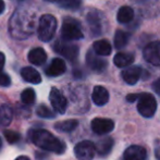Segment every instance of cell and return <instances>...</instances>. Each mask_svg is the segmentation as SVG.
Listing matches in <instances>:
<instances>
[{"mask_svg": "<svg viewBox=\"0 0 160 160\" xmlns=\"http://www.w3.org/2000/svg\"><path fill=\"white\" fill-rule=\"evenodd\" d=\"M31 141L35 144L37 147L46 150V152H51L55 154L61 155L65 152V144L61 139L56 137L53 134L46 130H33L30 133Z\"/></svg>", "mask_w": 160, "mask_h": 160, "instance_id": "6da1fadb", "label": "cell"}, {"mask_svg": "<svg viewBox=\"0 0 160 160\" xmlns=\"http://www.w3.org/2000/svg\"><path fill=\"white\" fill-rule=\"evenodd\" d=\"M57 30V20L53 15L44 14L39 19L38 37L42 42H49L55 36Z\"/></svg>", "mask_w": 160, "mask_h": 160, "instance_id": "7a4b0ae2", "label": "cell"}, {"mask_svg": "<svg viewBox=\"0 0 160 160\" xmlns=\"http://www.w3.org/2000/svg\"><path fill=\"white\" fill-rule=\"evenodd\" d=\"M137 110L144 118H152L157 110V101L152 94L143 93L138 97Z\"/></svg>", "mask_w": 160, "mask_h": 160, "instance_id": "3957f363", "label": "cell"}, {"mask_svg": "<svg viewBox=\"0 0 160 160\" xmlns=\"http://www.w3.org/2000/svg\"><path fill=\"white\" fill-rule=\"evenodd\" d=\"M61 35L64 40H78L83 38L81 25L75 19L65 18L61 28Z\"/></svg>", "mask_w": 160, "mask_h": 160, "instance_id": "277c9868", "label": "cell"}, {"mask_svg": "<svg viewBox=\"0 0 160 160\" xmlns=\"http://www.w3.org/2000/svg\"><path fill=\"white\" fill-rule=\"evenodd\" d=\"M74 154L78 160H93L96 154V146L89 141L80 142L74 147Z\"/></svg>", "mask_w": 160, "mask_h": 160, "instance_id": "5b68a950", "label": "cell"}, {"mask_svg": "<svg viewBox=\"0 0 160 160\" xmlns=\"http://www.w3.org/2000/svg\"><path fill=\"white\" fill-rule=\"evenodd\" d=\"M53 49L57 51L58 53L62 55L64 58H67L70 61H74L76 60L78 56V47L75 45L68 44L67 42H62V40H57L53 46Z\"/></svg>", "mask_w": 160, "mask_h": 160, "instance_id": "8992f818", "label": "cell"}, {"mask_svg": "<svg viewBox=\"0 0 160 160\" xmlns=\"http://www.w3.org/2000/svg\"><path fill=\"white\" fill-rule=\"evenodd\" d=\"M144 59L150 64L158 67L160 65V40L149 42L144 48L143 51Z\"/></svg>", "mask_w": 160, "mask_h": 160, "instance_id": "52a82bcc", "label": "cell"}, {"mask_svg": "<svg viewBox=\"0 0 160 160\" xmlns=\"http://www.w3.org/2000/svg\"><path fill=\"white\" fill-rule=\"evenodd\" d=\"M49 99H50L51 106H52L55 111H57L60 114L65 113V110L68 107V100L59 89L52 87L50 94H49Z\"/></svg>", "mask_w": 160, "mask_h": 160, "instance_id": "ba28073f", "label": "cell"}, {"mask_svg": "<svg viewBox=\"0 0 160 160\" xmlns=\"http://www.w3.org/2000/svg\"><path fill=\"white\" fill-rule=\"evenodd\" d=\"M92 130L94 133L98 135H105L110 133L114 128V122L110 119L105 118H96L91 123Z\"/></svg>", "mask_w": 160, "mask_h": 160, "instance_id": "9c48e42d", "label": "cell"}, {"mask_svg": "<svg viewBox=\"0 0 160 160\" xmlns=\"http://www.w3.org/2000/svg\"><path fill=\"white\" fill-rule=\"evenodd\" d=\"M147 152L144 147L138 145H132L125 149L123 160H146Z\"/></svg>", "mask_w": 160, "mask_h": 160, "instance_id": "30bf717a", "label": "cell"}, {"mask_svg": "<svg viewBox=\"0 0 160 160\" xmlns=\"http://www.w3.org/2000/svg\"><path fill=\"white\" fill-rule=\"evenodd\" d=\"M98 56L99 55H97L95 51L89 50L86 55V63L89 67V69H92L93 71L102 72L107 68V62L99 58Z\"/></svg>", "mask_w": 160, "mask_h": 160, "instance_id": "8fae6325", "label": "cell"}, {"mask_svg": "<svg viewBox=\"0 0 160 160\" xmlns=\"http://www.w3.org/2000/svg\"><path fill=\"white\" fill-rule=\"evenodd\" d=\"M122 78L124 82L128 85H134L138 82L139 78L142 75V69L137 65H133V67L127 68L124 71L122 72Z\"/></svg>", "mask_w": 160, "mask_h": 160, "instance_id": "7c38bea8", "label": "cell"}, {"mask_svg": "<svg viewBox=\"0 0 160 160\" xmlns=\"http://www.w3.org/2000/svg\"><path fill=\"white\" fill-rule=\"evenodd\" d=\"M67 70V65L65 62L60 58H55L52 61L50 62V64L47 67L46 69V74L48 76H59L61 74H63Z\"/></svg>", "mask_w": 160, "mask_h": 160, "instance_id": "4fadbf2b", "label": "cell"}, {"mask_svg": "<svg viewBox=\"0 0 160 160\" xmlns=\"http://www.w3.org/2000/svg\"><path fill=\"white\" fill-rule=\"evenodd\" d=\"M96 146V152L100 157H106L110 154L113 147V139L109 136H105L103 138L99 139Z\"/></svg>", "mask_w": 160, "mask_h": 160, "instance_id": "5bb4252c", "label": "cell"}, {"mask_svg": "<svg viewBox=\"0 0 160 160\" xmlns=\"http://www.w3.org/2000/svg\"><path fill=\"white\" fill-rule=\"evenodd\" d=\"M92 99L95 105L103 106L109 100V93L103 86H95L92 94Z\"/></svg>", "mask_w": 160, "mask_h": 160, "instance_id": "9a60e30c", "label": "cell"}, {"mask_svg": "<svg viewBox=\"0 0 160 160\" xmlns=\"http://www.w3.org/2000/svg\"><path fill=\"white\" fill-rule=\"evenodd\" d=\"M28 58V61L31 63H33L34 65H42L46 62L47 53L42 48L37 47V48H34L30 51Z\"/></svg>", "mask_w": 160, "mask_h": 160, "instance_id": "2e32d148", "label": "cell"}, {"mask_svg": "<svg viewBox=\"0 0 160 160\" xmlns=\"http://www.w3.org/2000/svg\"><path fill=\"white\" fill-rule=\"evenodd\" d=\"M21 75L23 80L26 82L32 83V84H39L42 82V76H40L39 72L36 71L32 67H25L21 70Z\"/></svg>", "mask_w": 160, "mask_h": 160, "instance_id": "e0dca14e", "label": "cell"}, {"mask_svg": "<svg viewBox=\"0 0 160 160\" xmlns=\"http://www.w3.org/2000/svg\"><path fill=\"white\" fill-rule=\"evenodd\" d=\"M93 49L97 55H99V56H109L112 51L111 45L106 39H100L94 42Z\"/></svg>", "mask_w": 160, "mask_h": 160, "instance_id": "ac0fdd59", "label": "cell"}, {"mask_svg": "<svg viewBox=\"0 0 160 160\" xmlns=\"http://www.w3.org/2000/svg\"><path fill=\"white\" fill-rule=\"evenodd\" d=\"M133 61H134V56L130 52H119L113 58L114 64L118 68L128 67Z\"/></svg>", "mask_w": 160, "mask_h": 160, "instance_id": "d6986e66", "label": "cell"}, {"mask_svg": "<svg viewBox=\"0 0 160 160\" xmlns=\"http://www.w3.org/2000/svg\"><path fill=\"white\" fill-rule=\"evenodd\" d=\"M134 18V11L131 7L128 6H124L121 7L120 10L118 11V14H117V19H118L119 23H128L131 22Z\"/></svg>", "mask_w": 160, "mask_h": 160, "instance_id": "ffe728a7", "label": "cell"}, {"mask_svg": "<svg viewBox=\"0 0 160 160\" xmlns=\"http://www.w3.org/2000/svg\"><path fill=\"white\" fill-rule=\"evenodd\" d=\"M13 112L10 106L2 105L0 107V124L3 127H8L12 121Z\"/></svg>", "mask_w": 160, "mask_h": 160, "instance_id": "44dd1931", "label": "cell"}, {"mask_svg": "<svg viewBox=\"0 0 160 160\" xmlns=\"http://www.w3.org/2000/svg\"><path fill=\"white\" fill-rule=\"evenodd\" d=\"M78 125V121L71 119V120H65V121H61V122L56 123L55 128H56V130L60 131V132L68 133V132H72L73 130H75Z\"/></svg>", "mask_w": 160, "mask_h": 160, "instance_id": "7402d4cb", "label": "cell"}, {"mask_svg": "<svg viewBox=\"0 0 160 160\" xmlns=\"http://www.w3.org/2000/svg\"><path fill=\"white\" fill-rule=\"evenodd\" d=\"M128 38L130 35L128 33L123 32V31H117L116 35H114V46L117 49H122L124 48L128 42Z\"/></svg>", "mask_w": 160, "mask_h": 160, "instance_id": "603a6c76", "label": "cell"}, {"mask_svg": "<svg viewBox=\"0 0 160 160\" xmlns=\"http://www.w3.org/2000/svg\"><path fill=\"white\" fill-rule=\"evenodd\" d=\"M35 99H36V94L33 88H26L22 92L21 100L23 103H25V105H32V103L35 102Z\"/></svg>", "mask_w": 160, "mask_h": 160, "instance_id": "cb8c5ba5", "label": "cell"}, {"mask_svg": "<svg viewBox=\"0 0 160 160\" xmlns=\"http://www.w3.org/2000/svg\"><path fill=\"white\" fill-rule=\"evenodd\" d=\"M36 114L44 119H53L56 117L55 112L52 110H50V108H48L46 105L38 106L37 109H36Z\"/></svg>", "mask_w": 160, "mask_h": 160, "instance_id": "d4e9b609", "label": "cell"}, {"mask_svg": "<svg viewBox=\"0 0 160 160\" xmlns=\"http://www.w3.org/2000/svg\"><path fill=\"white\" fill-rule=\"evenodd\" d=\"M3 134H4V137H6V139L10 144L18 143V142L20 141V138H21V135H20L18 132H15V131L7 130V131H4V132H3Z\"/></svg>", "mask_w": 160, "mask_h": 160, "instance_id": "484cf974", "label": "cell"}, {"mask_svg": "<svg viewBox=\"0 0 160 160\" xmlns=\"http://www.w3.org/2000/svg\"><path fill=\"white\" fill-rule=\"evenodd\" d=\"M60 7L70 10H75L81 6V0H61L59 2Z\"/></svg>", "mask_w": 160, "mask_h": 160, "instance_id": "4316f807", "label": "cell"}, {"mask_svg": "<svg viewBox=\"0 0 160 160\" xmlns=\"http://www.w3.org/2000/svg\"><path fill=\"white\" fill-rule=\"evenodd\" d=\"M11 84V78L8 74L0 71V85L1 86H9Z\"/></svg>", "mask_w": 160, "mask_h": 160, "instance_id": "83f0119b", "label": "cell"}, {"mask_svg": "<svg viewBox=\"0 0 160 160\" xmlns=\"http://www.w3.org/2000/svg\"><path fill=\"white\" fill-rule=\"evenodd\" d=\"M152 89L160 96V78H157L154 82V84H152Z\"/></svg>", "mask_w": 160, "mask_h": 160, "instance_id": "f1b7e54d", "label": "cell"}, {"mask_svg": "<svg viewBox=\"0 0 160 160\" xmlns=\"http://www.w3.org/2000/svg\"><path fill=\"white\" fill-rule=\"evenodd\" d=\"M138 97H139V95H136V94H130V95L127 96V100L128 102H133V101L136 100Z\"/></svg>", "mask_w": 160, "mask_h": 160, "instance_id": "f546056e", "label": "cell"}, {"mask_svg": "<svg viewBox=\"0 0 160 160\" xmlns=\"http://www.w3.org/2000/svg\"><path fill=\"white\" fill-rule=\"evenodd\" d=\"M4 61H6V58H4V55L2 52H0V71L3 69L4 67Z\"/></svg>", "mask_w": 160, "mask_h": 160, "instance_id": "4dcf8cb0", "label": "cell"}, {"mask_svg": "<svg viewBox=\"0 0 160 160\" xmlns=\"http://www.w3.org/2000/svg\"><path fill=\"white\" fill-rule=\"evenodd\" d=\"M4 2L2 1V0H0V14H1L2 12H3V10H4Z\"/></svg>", "mask_w": 160, "mask_h": 160, "instance_id": "1f68e13d", "label": "cell"}, {"mask_svg": "<svg viewBox=\"0 0 160 160\" xmlns=\"http://www.w3.org/2000/svg\"><path fill=\"white\" fill-rule=\"evenodd\" d=\"M15 160H31L28 157H26V156H20V157H18Z\"/></svg>", "mask_w": 160, "mask_h": 160, "instance_id": "d6a6232c", "label": "cell"}, {"mask_svg": "<svg viewBox=\"0 0 160 160\" xmlns=\"http://www.w3.org/2000/svg\"><path fill=\"white\" fill-rule=\"evenodd\" d=\"M46 1H50V2H60L61 0H46Z\"/></svg>", "mask_w": 160, "mask_h": 160, "instance_id": "836d02e7", "label": "cell"}, {"mask_svg": "<svg viewBox=\"0 0 160 160\" xmlns=\"http://www.w3.org/2000/svg\"><path fill=\"white\" fill-rule=\"evenodd\" d=\"M1 146H2V142H1V138H0V149H1Z\"/></svg>", "mask_w": 160, "mask_h": 160, "instance_id": "e575fe53", "label": "cell"}]
</instances>
